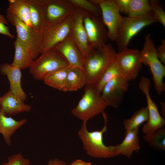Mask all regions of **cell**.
<instances>
[{
    "label": "cell",
    "instance_id": "29",
    "mask_svg": "<svg viewBox=\"0 0 165 165\" xmlns=\"http://www.w3.org/2000/svg\"><path fill=\"white\" fill-rule=\"evenodd\" d=\"M144 140L151 147L158 150H165V128L163 127L143 136Z\"/></svg>",
    "mask_w": 165,
    "mask_h": 165
},
{
    "label": "cell",
    "instance_id": "35",
    "mask_svg": "<svg viewBox=\"0 0 165 165\" xmlns=\"http://www.w3.org/2000/svg\"><path fill=\"white\" fill-rule=\"evenodd\" d=\"M120 12L127 14L130 0H114Z\"/></svg>",
    "mask_w": 165,
    "mask_h": 165
},
{
    "label": "cell",
    "instance_id": "27",
    "mask_svg": "<svg viewBox=\"0 0 165 165\" xmlns=\"http://www.w3.org/2000/svg\"><path fill=\"white\" fill-rule=\"evenodd\" d=\"M148 119L147 106L143 107L136 111L129 119H124L123 124L125 129V134L139 126Z\"/></svg>",
    "mask_w": 165,
    "mask_h": 165
},
{
    "label": "cell",
    "instance_id": "31",
    "mask_svg": "<svg viewBox=\"0 0 165 165\" xmlns=\"http://www.w3.org/2000/svg\"><path fill=\"white\" fill-rule=\"evenodd\" d=\"M149 1L154 18L165 27V12L160 2L156 0Z\"/></svg>",
    "mask_w": 165,
    "mask_h": 165
},
{
    "label": "cell",
    "instance_id": "15",
    "mask_svg": "<svg viewBox=\"0 0 165 165\" xmlns=\"http://www.w3.org/2000/svg\"><path fill=\"white\" fill-rule=\"evenodd\" d=\"M85 12V11L77 8L73 12L70 33L71 37L83 57L92 49L89 44L83 23V18Z\"/></svg>",
    "mask_w": 165,
    "mask_h": 165
},
{
    "label": "cell",
    "instance_id": "30",
    "mask_svg": "<svg viewBox=\"0 0 165 165\" xmlns=\"http://www.w3.org/2000/svg\"><path fill=\"white\" fill-rule=\"evenodd\" d=\"M77 8L82 9L94 15L101 16V12L99 6L92 3L90 0H69Z\"/></svg>",
    "mask_w": 165,
    "mask_h": 165
},
{
    "label": "cell",
    "instance_id": "2",
    "mask_svg": "<svg viewBox=\"0 0 165 165\" xmlns=\"http://www.w3.org/2000/svg\"><path fill=\"white\" fill-rule=\"evenodd\" d=\"M105 124L99 131L90 132L86 127V121H83L78 133L84 149L90 156L95 158H107L117 156L115 145L107 146L103 142V134L107 130L108 118L105 112L101 113Z\"/></svg>",
    "mask_w": 165,
    "mask_h": 165
},
{
    "label": "cell",
    "instance_id": "9",
    "mask_svg": "<svg viewBox=\"0 0 165 165\" xmlns=\"http://www.w3.org/2000/svg\"><path fill=\"white\" fill-rule=\"evenodd\" d=\"M83 23L90 46L97 49L106 44L108 39L107 29L101 16L85 11Z\"/></svg>",
    "mask_w": 165,
    "mask_h": 165
},
{
    "label": "cell",
    "instance_id": "25",
    "mask_svg": "<svg viewBox=\"0 0 165 165\" xmlns=\"http://www.w3.org/2000/svg\"><path fill=\"white\" fill-rule=\"evenodd\" d=\"M70 67L69 66L49 73L42 80L47 85L63 91Z\"/></svg>",
    "mask_w": 165,
    "mask_h": 165
},
{
    "label": "cell",
    "instance_id": "10",
    "mask_svg": "<svg viewBox=\"0 0 165 165\" xmlns=\"http://www.w3.org/2000/svg\"><path fill=\"white\" fill-rule=\"evenodd\" d=\"M73 18V13L63 22L42 31L41 54L53 49L70 36Z\"/></svg>",
    "mask_w": 165,
    "mask_h": 165
},
{
    "label": "cell",
    "instance_id": "39",
    "mask_svg": "<svg viewBox=\"0 0 165 165\" xmlns=\"http://www.w3.org/2000/svg\"><path fill=\"white\" fill-rule=\"evenodd\" d=\"M103 0H90V1L93 4L98 6H99Z\"/></svg>",
    "mask_w": 165,
    "mask_h": 165
},
{
    "label": "cell",
    "instance_id": "23",
    "mask_svg": "<svg viewBox=\"0 0 165 165\" xmlns=\"http://www.w3.org/2000/svg\"><path fill=\"white\" fill-rule=\"evenodd\" d=\"M6 11L14 15L27 26L32 27L29 8L26 0H9Z\"/></svg>",
    "mask_w": 165,
    "mask_h": 165
},
{
    "label": "cell",
    "instance_id": "26",
    "mask_svg": "<svg viewBox=\"0 0 165 165\" xmlns=\"http://www.w3.org/2000/svg\"><path fill=\"white\" fill-rule=\"evenodd\" d=\"M152 12L149 1L130 0L127 14L129 17L138 18Z\"/></svg>",
    "mask_w": 165,
    "mask_h": 165
},
{
    "label": "cell",
    "instance_id": "8",
    "mask_svg": "<svg viewBox=\"0 0 165 165\" xmlns=\"http://www.w3.org/2000/svg\"><path fill=\"white\" fill-rule=\"evenodd\" d=\"M41 2L45 20L43 30L63 22L76 8L69 0H41Z\"/></svg>",
    "mask_w": 165,
    "mask_h": 165
},
{
    "label": "cell",
    "instance_id": "38",
    "mask_svg": "<svg viewBox=\"0 0 165 165\" xmlns=\"http://www.w3.org/2000/svg\"><path fill=\"white\" fill-rule=\"evenodd\" d=\"M160 104L161 106V112L163 118L165 116V103L163 101H160Z\"/></svg>",
    "mask_w": 165,
    "mask_h": 165
},
{
    "label": "cell",
    "instance_id": "14",
    "mask_svg": "<svg viewBox=\"0 0 165 165\" xmlns=\"http://www.w3.org/2000/svg\"><path fill=\"white\" fill-rule=\"evenodd\" d=\"M129 86V82L122 77L115 78L107 83L103 87L101 94L107 106L118 108Z\"/></svg>",
    "mask_w": 165,
    "mask_h": 165
},
{
    "label": "cell",
    "instance_id": "34",
    "mask_svg": "<svg viewBox=\"0 0 165 165\" xmlns=\"http://www.w3.org/2000/svg\"><path fill=\"white\" fill-rule=\"evenodd\" d=\"M158 57L160 62L163 64L165 63V40L161 41V44L156 48Z\"/></svg>",
    "mask_w": 165,
    "mask_h": 165
},
{
    "label": "cell",
    "instance_id": "32",
    "mask_svg": "<svg viewBox=\"0 0 165 165\" xmlns=\"http://www.w3.org/2000/svg\"><path fill=\"white\" fill-rule=\"evenodd\" d=\"M30 159L24 157L20 152L10 156L6 162L0 165H30Z\"/></svg>",
    "mask_w": 165,
    "mask_h": 165
},
{
    "label": "cell",
    "instance_id": "11",
    "mask_svg": "<svg viewBox=\"0 0 165 165\" xmlns=\"http://www.w3.org/2000/svg\"><path fill=\"white\" fill-rule=\"evenodd\" d=\"M151 84L149 79L144 76L141 77L138 84L139 88L145 96L148 112V120L142 128V132L144 134L164 127L165 125L164 119L160 114L157 106L150 96L149 90Z\"/></svg>",
    "mask_w": 165,
    "mask_h": 165
},
{
    "label": "cell",
    "instance_id": "33",
    "mask_svg": "<svg viewBox=\"0 0 165 165\" xmlns=\"http://www.w3.org/2000/svg\"><path fill=\"white\" fill-rule=\"evenodd\" d=\"M8 22L6 17L0 13V34L13 39L14 36L10 32L9 28L6 26Z\"/></svg>",
    "mask_w": 165,
    "mask_h": 165
},
{
    "label": "cell",
    "instance_id": "37",
    "mask_svg": "<svg viewBox=\"0 0 165 165\" xmlns=\"http://www.w3.org/2000/svg\"><path fill=\"white\" fill-rule=\"evenodd\" d=\"M70 165H92L90 162H86L80 160H77L72 162Z\"/></svg>",
    "mask_w": 165,
    "mask_h": 165
},
{
    "label": "cell",
    "instance_id": "24",
    "mask_svg": "<svg viewBox=\"0 0 165 165\" xmlns=\"http://www.w3.org/2000/svg\"><path fill=\"white\" fill-rule=\"evenodd\" d=\"M28 5L32 27L35 31L42 32L45 24L41 0H26Z\"/></svg>",
    "mask_w": 165,
    "mask_h": 165
},
{
    "label": "cell",
    "instance_id": "5",
    "mask_svg": "<svg viewBox=\"0 0 165 165\" xmlns=\"http://www.w3.org/2000/svg\"><path fill=\"white\" fill-rule=\"evenodd\" d=\"M69 66L60 53L52 49L42 53L38 58L33 60L29 71L35 79L42 80L49 73Z\"/></svg>",
    "mask_w": 165,
    "mask_h": 165
},
{
    "label": "cell",
    "instance_id": "3",
    "mask_svg": "<svg viewBox=\"0 0 165 165\" xmlns=\"http://www.w3.org/2000/svg\"><path fill=\"white\" fill-rule=\"evenodd\" d=\"M84 90L83 95L71 113L82 121L87 122L104 112L107 106L95 85H86Z\"/></svg>",
    "mask_w": 165,
    "mask_h": 165
},
{
    "label": "cell",
    "instance_id": "36",
    "mask_svg": "<svg viewBox=\"0 0 165 165\" xmlns=\"http://www.w3.org/2000/svg\"><path fill=\"white\" fill-rule=\"evenodd\" d=\"M47 165H66V163L63 161L57 159L50 160Z\"/></svg>",
    "mask_w": 165,
    "mask_h": 165
},
{
    "label": "cell",
    "instance_id": "12",
    "mask_svg": "<svg viewBox=\"0 0 165 165\" xmlns=\"http://www.w3.org/2000/svg\"><path fill=\"white\" fill-rule=\"evenodd\" d=\"M115 59L120 67L122 77L129 82L137 78L142 64L139 50L125 48L117 53Z\"/></svg>",
    "mask_w": 165,
    "mask_h": 165
},
{
    "label": "cell",
    "instance_id": "21",
    "mask_svg": "<svg viewBox=\"0 0 165 165\" xmlns=\"http://www.w3.org/2000/svg\"><path fill=\"white\" fill-rule=\"evenodd\" d=\"M13 45L15 54L10 65L18 67L21 70L29 68L33 60L28 47L17 38L14 41Z\"/></svg>",
    "mask_w": 165,
    "mask_h": 165
},
{
    "label": "cell",
    "instance_id": "1",
    "mask_svg": "<svg viewBox=\"0 0 165 165\" xmlns=\"http://www.w3.org/2000/svg\"><path fill=\"white\" fill-rule=\"evenodd\" d=\"M116 53L110 44L97 49H92L84 57L83 63L86 85L97 84L106 69L115 60Z\"/></svg>",
    "mask_w": 165,
    "mask_h": 165
},
{
    "label": "cell",
    "instance_id": "13",
    "mask_svg": "<svg viewBox=\"0 0 165 165\" xmlns=\"http://www.w3.org/2000/svg\"><path fill=\"white\" fill-rule=\"evenodd\" d=\"M102 19L108 31V39L116 41L123 19L114 0H103L99 5Z\"/></svg>",
    "mask_w": 165,
    "mask_h": 165
},
{
    "label": "cell",
    "instance_id": "28",
    "mask_svg": "<svg viewBox=\"0 0 165 165\" xmlns=\"http://www.w3.org/2000/svg\"><path fill=\"white\" fill-rule=\"evenodd\" d=\"M119 77H122L121 69L115 59L108 67L95 85L97 90L101 93L103 87L107 83L111 80Z\"/></svg>",
    "mask_w": 165,
    "mask_h": 165
},
{
    "label": "cell",
    "instance_id": "17",
    "mask_svg": "<svg viewBox=\"0 0 165 165\" xmlns=\"http://www.w3.org/2000/svg\"><path fill=\"white\" fill-rule=\"evenodd\" d=\"M0 109L5 115L10 116L30 112L31 106L25 104L23 100L9 90L0 97Z\"/></svg>",
    "mask_w": 165,
    "mask_h": 165
},
{
    "label": "cell",
    "instance_id": "18",
    "mask_svg": "<svg viewBox=\"0 0 165 165\" xmlns=\"http://www.w3.org/2000/svg\"><path fill=\"white\" fill-rule=\"evenodd\" d=\"M0 71L2 75L7 76L9 82L10 91L23 101L26 100L27 95L21 86V69L5 63L1 65Z\"/></svg>",
    "mask_w": 165,
    "mask_h": 165
},
{
    "label": "cell",
    "instance_id": "16",
    "mask_svg": "<svg viewBox=\"0 0 165 165\" xmlns=\"http://www.w3.org/2000/svg\"><path fill=\"white\" fill-rule=\"evenodd\" d=\"M53 49L60 53L70 66L78 67L83 70L84 57L70 35Z\"/></svg>",
    "mask_w": 165,
    "mask_h": 165
},
{
    "label": "cell",
    "instance_id": "7",
    "mask_svg": "<svg viewBox=\"0 0 165 165\" xmlns=\"http://www.w3.org/2000/svg\"><path fill=\"white\" fill-rule=\"evenodd\" d=\"M6 18L14 26L17 33V38L28 49L33 60L41 54L42 33L35 31L32 28L26 25L17 18L6 11Z\"/></svg>",
    "mask_w": 165,
    "mask_h": 165
},
{
    "label": "cell",
    "instance_id": "20",
    "mask_svg": "<svg viewBox=\"0 0 165 165\" xmlns=\"http://www.w3.org/2000/svg\"><path fill=\"white\" fill-rule=\"evenodd\" d=\"M139 127L135 128L125 134L123 141L116 146L117 156L122 155L130 157L135 151L141 148L138 137Z\"/></svg>",
    "mask_w": 165,
    "mask_h": 165
},
{
    "label": "cell",
    "instance_id": "22",
    "mask_svg": "<svg viewBox=\"0 0 165 165\" xmlns=\"http://www.w3.org/2000/svg\"><path fill=\"white\" fill-rule=\"evenodd\" d=\"M86 85V78L84 70L78 67L70 66L63 91H76Z\"/></svg>",
    "mask_w": 165,
    "mask_h": 165
},
{
    "label": "cell",
    "instance_id": "19",
    "mask_svg": "<svg viewBox=\"0 0 165 165\" xmlns=\"http://www.w3.org/2000/svg\"><path fill=\"white\" fill-rule=\"evenodd\" d=\"M27 122L26 119L17 120L7 116L0 109V134H2L5 142L8 145H11L12 135Z\"/></svg>",
    "mask_w": 165,
    "mask_h": 165
},
{
    "label": "cell",
    "instance_id": "4",
    "mask_svg": "<svg viewBox=\"0 0 165 165\" xmlns=\"http://www.w3.org/2000/svg\"><path fill=\"white\" fill-rule=\"evenodd\" d=\"M140 56L142 64L149 68L156 93L161 95L165 90V84L163 82L165 76V67L158 57L156 48L149 33L145 36L144 45L140 51Z\"/></svg>",
    "mask_w": 165,
    "mask_h": 165
},
{
    "label": "cell",
    "instance_id": "6",
    "mask_svg": "<svg viewBox=\"0 0 165 165\" xmlns=\"http://www.w3.org/2000/svg\"><path fill=\"white\" fill-rule=\"evenodd\" d=\"M157 22L152 12L144 16L131 18L123 16L116 42L119 52L128 48L131 39L145 27Z\"/></svg>",
    "mask_w": 165,
    "mask_h": 165
}]
</instances>
